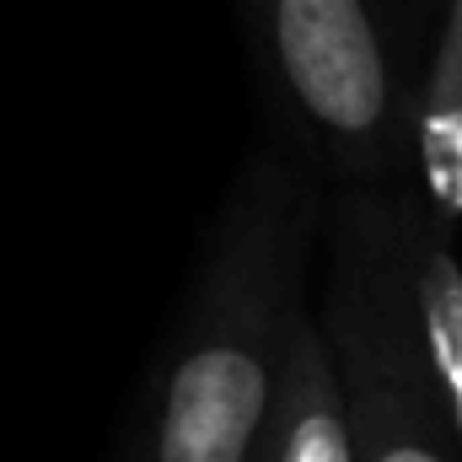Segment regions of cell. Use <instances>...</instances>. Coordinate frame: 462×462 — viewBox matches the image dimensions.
Instances as JSON below:
<instances>
[{"mask_svg": "<svg viewBox=\"0 0 462 462\" xmlns=\"http://www.w3.org/2000/svg\"><path fill=\"white\" fill-rule=\"evenodd\" d=\"M253 462H355L334 349H328V334L312 318L291 312Z\"/></svg>", "mask_w": 462, "mask_h": 462, "instance_id": "277c9868", "label": "cell"}, {"mask_svg": "<svg viewBox=\"0 0 462 462\" xmlns=\"http://www.w3.org/2000/svg\"><path fill=\"white\" fill-rule=\"evenodd\" d=\"M334 371L345 387L355 462H452L447 414L430 387L420 328L409 334L398 285L371 258H355L345 236L339 301H334Z\"/></svg>", "mask_w": 462, "mask_h": 462, "instance_id": "7a4b0ae2", "label": "cell"}, {"mask_svg": "<svg viewBox=\"0 0 462 462\" xmlns=\"http://www.w3.org/2000/svg\"><path fill=\"white\" fill-rule=\"evenodd\" d=\"M285 242L291 226L274 199L242 236L236 269L210 280L156 398L151 462H253L291 328V312H280L291 285Z\"/></svg>", "mask_w": 462, "mask_h": 462, "instance_id": "6da1fadb", "label": "cell"}, {"mask_svg": "<svg viewBox=\"0 0 462 462\" xmlns=\"http://www.w3.org/2000/svg\"><path fill=\"white\" fill-rule=\"evenodd\" d=\"M274 65L307 118L345 151H376L393 124V70L365 0H269Z\"/></svg>", "mask_w": 462, "mask_h": 462, "instance_id": "3957f363", "label": "cell"}, {"mask_svg": "<svg viewBox=\"0 0 462 462\" xmlns=\"http://www.w3.org/2000/svg\"><path fill=\"white\" fill-rule=\"evenodd\" d=\"M414 328L441 414L462 441V263L447 242H430L414 263Z\"/></svg>", "mask_w": 462, "mask_h": 462, "instance_id": "5b68a950", "label": "cell"}, {"mask_svg": "<svg viewBox=\"0 0 462 462\" xmlns=\"http://www.w3.org/2000/svg\"><path fill=\"white\" fill-rule=\"evenodd\" d=\"M420 162L441 216H462V0L452 11L425 108H420Z\"/></svg>", "mask_w": 462, "mask_h": 462, "instance_id": "8992f818", "label": "cell"}]
</instances>
